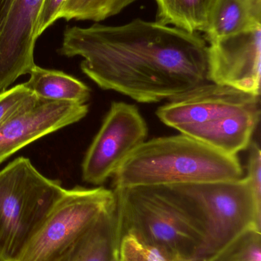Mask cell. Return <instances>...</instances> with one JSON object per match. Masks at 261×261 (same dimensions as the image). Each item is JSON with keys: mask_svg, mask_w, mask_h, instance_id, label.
I'll list each match as a JSON object with an SVG mask.
<instances>
[{"mask_svg": "<svg viewBox=\"0 0 261 261\" xmlns=\"http://www.w3.org/2000/svg\"><path fill=\"white\" fill-rule=\"evenodd\" d=\"M109 261H119V260H118V251L117 252H116V254L113 256V257H112V258Z\"/></svg>", "mask_w": 261, "mask_h": 261, "instance_id": "cb8c5ba5", "label": "cell"}, {"mask_svg": "<svg viewBox=\"0 0 261 261\" xmlns=\"http://www.w3.org/2000/svg\"><path fill=\"white\" fill-rule=\"evenodd\" d=\"M65 190L24 156L0 171V261H16Z\"/></svg>", "mask_w": 261, "mask_h": 261, "instance_id": "277c9868", "label": "cell"}, {"mask_svg": "<svg viewBox=\"0 0 261 261\" xmlns=\"http://www.w3.org/2000/svg\"><path fill=\"white\" fill-rule=\"evenodd\" d=\"M156 21L194 33L205 31L216 0H155Z\"/></svg>", "mask_w": 261, "mask_h": 261, "instance_id": "2e32d148", "label": "cell"}, {"mask_svg": "<svg viewBox=\"0 0 261 261\" xmlns=\"http://www.w3.org/2000/svg\"><path fill=\"white\" fill-rule=\"evenodd\" d=\"M261 27V0H216L203 38L208 44Z\"/></svg>", "mask_w": 261, "mask_h": 261, "instance_id": "4fadbf2b", "label": "cell"}, {"mask_svg": "<svg viewBox=\"0 0 261 261\" xmlns=\"http://www.w3.org/2000/svg\"><path fill=\"white\" fill-rule=\"evenodd\" d=\"M257 110H260V96L208 82L170 99L158 109L156 116L178 130Z\"/></svg>", "mask_w": 261, "mask_h": 261, "instance_id": "ba28073f", "label": "cell"}, {"mask_svg": "<svg viewBox=\"0 0 261 261\" xmlns=\"http://www.w3.org/2000/svg\"><path fill=\"white\" fill-rule=\"evenodd\" d=\"M121 236L130 233L180 261H204L203 238L151 187L113 188Z\"/></svg>", "mask_w": 261, "mask_h": 261, "instance_id": "5b68a950", "label": "cell"}, {"mask_svg": "<svg viewBox=\"0 0 261 261\" xmlns=\"http://www.w3.org/2000/svg\"><path fill=\"white\" fill-rule=\"evenodd\" d=\"M261 27L208 45V81L260 96Z\"/></svg>", "mask_w": 261, "mask_h": 261, "instance_id": "9c48e42d", "label": "cell"}, {"mask_svg": "<svg viewBox=\"0 0 261 261\" xmlns=\"http://www.w3.org/2000/svg\"><path fill=\"white\" fill-rule=\"evenodd\" d=\"M44 0H15L0 32V93L36 66L37 21Z\"/></svg>", "mask_w": 261, "mask_h": 261, "instance_id": "8fae6325", "label": "cell"}, {"mask_svg": "<svg viewBox=\"0 0 261 261\" xmlns=\"http://www.w3.org/2000/svg\"><path fill=\"white\" fill-rule=\"evenodd\" d=\"M147 136L148 126L136 106L112 102L83 161V180L104 184Z\"/></svg>", "mask_w": 261, "mask_h": 261, "instance_id": "52a82bcc", "label": "cell"}, {"mask_svg": "<svg viewBox=\"0 0 261 261\" xmlns=\"http://www.w3.org/2000/svg\"><path fill=\"white\" fill-rule=\"evenodd\" d=\"M260 116V110H252L209 123L182 127L178 130L222 153L238 156L249 147Z\"/></svg>", "mask_w": 261, "mask_h": 261, "instance_id": "7c38bea8", "label": "cell"}, {"mask_svg": "<svg viewBox=\"0 0 261 261\" xmlns=\"http://www.w3.org/2000/svg\"><path fill=\"white\" fill-rule=\"evenodd\" d=\"M116 206L113 190L104 187L65 190L16 261L55 260Z\"/></svg>", "mask_w": 261, "mask_h": 261, "instance_id": "8992f818", "label": "cell"}, {"mask_svg": "<svg viewBox=\"0 0 261 261\" xmlns=\"http://www.w3.org/2000/svg\"><path fill=\"white\" fill-rule=\"evenodd\" d=\"M246 177L249 181L254 197L261 204V151L256 142L250 144Z\"/></svg>", "mask_w": 261, "mask_h": 261, "instance_id": "44dd1931", "label": "cell"}, {"mask_svg": "<svg viewBox=\"0 0 261 261\" xmlns=\"http://www.w3.org/2000/svg\"><path fill=\"white\" fill-rule=\"evenodd\" d=\"M151 188L203 238L204 261L216 260L246 233L261 231V204L245 176L234 180Z\"/></svg>", "mask_w": 261, "mask_h": 261, "instance_id": "7a4b0ae2", "label": "cell"}, {"mask_svg": "<svg viewBox=\"0 0 261 261\" xmlns=\"http://www.w3.org/2000/svg\"><path fill=\"white\" fill-rule=\"evenodd\" d=\"M213 261H261V231L247 233Z\"/></svg>", "mask_w": 261, "mask_h": 261, "instance_id": "d6986e66", "label": "cell"}, {"mask_svg": "<svg viewBox=\"0 0 261 261\" xmlns=\"http://www.w3.org/2000/svg\"><path fill=\"white\" fill-rule=\"evenodd\" d=\"M58 52L83 58V73L103 90L141 103L170 100L209 82L203 37L156 21L67 27Z\"/></svg>", "mask_w": 261, "mask_h": 261, "instance_id": "6da1fadb", "label": "cell"}, {"mask_svg": "<svg viewBox=\"0 0 261 261\" xmlns=\"http://www.w3.org/2000/svg\"><path fill=\"white\" fill-rule=\"evenodd\" d=\"M119 261H180L160 247L147 243L134 234L126 233L120 239Z\"/></svg>", "mask_w": 261, "mask_h": 261, "instance_id": "ac0fdd59", "label": "cell"}, {"mask_svg": "<svg viewBox=\"0 0 261 261\" xmlns=\"http://www.w3.org/2000/svg\"><path fill=\"white\" fill-rule=\"evenodd\" d=\"M15 0H0V32Z\"/></svg>", "mask_w": 261, "mask_h": 261, "instance_id": "603a6c76", "label": "cell"}, {"mask_svg": "<svg viewBox=\"0 0 261 261\" xmlns=\"http://www.w3.org/2000/svg\"><path fill=\"white\" fill-rule=\"evenodd\" d=\"M243 176L239 156L180 134L146 141L112 177L113 187L122 188L234 180Z\"/></svg>", "mask_w": 261, "mask_h": 261, "instance_id": "3957f363", "label": "cell"}, {"mask_svg": "<svg viewBox=\"0 0 261 261\" xmlns=\"http://www.w3.org/2000/svg\"><path fill=\"white\" fill-rule=\"evenodd\" d=\"M136 0H67L61 18L70 21H104L117 15Z\"/></svg>", "mask_w": 261, "mask_h": 261, "instance_id": "e0dca14e", "label": "cell"}, {"mask_svg": "<svg viewBox=\"0 0 261 261\" xmlns=\"http://www.w3.org/2000/svg\"><path fill=\"white\" fill-rule=\"evenodd\" d=\"M37 99L38 97L23 84L0 93V124Z\"/></svg>", "mask_w": 261, "mask_h": 261, "instance_id": "ffe728a7", "label": "cell"}, {"mask_svg": "<svg viewBox=\"0 0 261 261\" xmlns=\"http://www.w3.org/2000/svg\"><path fill=\"white\" fill-rule=\"evenodd\" d=\"M24 86L39 99L87 104L90 90L79 80L59 70L35 66Z\"/></svg>", "mask_w": 261, "mask_h": 261, "instance_id": "9a60e30c", "label": "cell"}, {"mask_svg": "<svg viewBox=\"0 0 261 261\" xmlns=\"http://www.w3.org/2000/svg\"><path fill=\"white\" fill-rule=\"evenodd\" d=\"M120 239L116 206L105 213L76 243L52 261H109L117 252Z\"/></svg>", "mask_w": 261, "mask_h": 261, "instance_id": "5bb4252c", "label": "cell"}, {"mask_svg": "<svg viewBox=\"0 0 261 261\" xmlns=\"http://www.w3.org/2000/svg\"><path fill=\"white\" fill-rule=\"evenodd\" d=\"M66 1L67 0H44L37 21L35 30L37 38L52 26L57 20L61 18V12Z\"/></svg>", "mask_w": 261, "mask_h": 261, "instance_id": "7402d4cb", "label": "cell"}, {"mask_svg": "<svg viewBox=\"0 0 261 261\" xmlns=\"http://www.w3.org/2000/svg\"><path fill=\"white\" fill-rule=\"evenodd\" d=\"M87 104L38 99L0 124V164L36 140L84 119Z\"/></svg>", "mask_w": 261, "mask_h": 261, "instance_id": "30bf717a", "label": "cell"}]
</instances>
